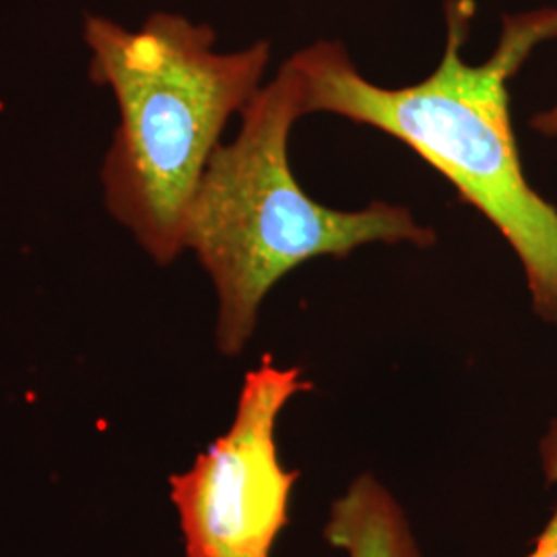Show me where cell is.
<instances>
[{"mask_svg": "<svg viewBox=\"0 0 557 557\" xmlns=\"http://www.w3.org/2000/svg\"><path fill=\"white\" fill-rule=\"evenodd\" d=\"M322 533L347 557H423L403 506L372 473L358 475L331 504Z\"/></svg>", "mask_w": 557, "mask_h": 557, "instance_id": "cell-5", "label": "cell"}, {"mask_svg": "<svg viewBox=\"0 0 557 557\" xmlns=\"http://www.w3.org/2000/svg\"><path fill=\"white\" fill-rule=\"evenodd\" d=\"M314 384L271 354L244 376L230 430L170 478L184 557H271L299 471L278 460V416Z\"/></svg>", "mask_w": 557, "mask_h": 557, "instance_id": "cell-4", "label": "cell"}, {"mask_svg": "<svg viewBox=\"0 0 557 557\" xmlns=\"http://www.w3.org/2000/svg\"><path fill=\"white\" fill-rule=\"evenodd\" d=\"M541 462L547 481L557 485V418L552 421L547 434L541 440ZM527 557H557V502L554 515L535 541V549Z\"/></svg>", "mask_w": 557, "mask_h": 557, "instance_id": "cell-6", "label": "cell"}, {"mask_svg": "<svg viewBox=\"0 0 557 557\" xmlns=\"http://www.w3.org/2000/svg\"><path fill=\"white\" fill-rule=\"evenodd\" d=\"M529 126L541 137L557 140V106L537 112L533 119L529 120Z\"/></svg>", "mask_w": 557, "mask_h": 557, "instance_id": "cell-7", "label": "cell"}, {"mask_svg": "<svg viewBox=\"0 0 557 557\" xmlns=\"http://www.w3.org/2000/svg\"><path fill=\"white\" fill-rule=\"evenodd\" d=\"M304 116V79L285 60L242 110L236 139L211 156L186 213L184 250L215 287V345L225 358L246 349L262 301L304 262L345 259L368 244H436V232L407 207L376 200L341 211L308 197L289 161V137Z\"/></svg>", "mask_w": 557, "mask_h": 557, "instance_id": "cell-3", "label": "cell"}, {"mask_svg": "<svg viewBox=\"0 0 557 557\" xmlns=\"http://www.w3.org/2000/svg\"><path fill=\"white\" fill-rule=\"evenodd\" d=\"M83 36L89 77L119 106L101 165L108 211L151 259L170 264L184 252L186 213L227 122L262 87L271 44L218 52L209 25L163 11L139 29L91 15Z\"/></svg>", "mask_w": 557, "mask_h": 557, "instance_id": "cell-2", "label": "cell"}, {"mask_svg": "<svg viewBox=\"0 0 557 557\" xmlns=\"http://www.w3.org/2000/svg\"><path fill=\"white\" fill-rule=\"evenodd\" d=\"M473 0H446V48L425 79L382 87L366 79L341 41H317L292 62L306 112L333 114L400 140L457 188L508 242L533 312L557 326V209L529 184L510 119L508 81L543 41L557 38V7L506 15L494 54L462 57Z\"/></svg>", "mask_w": 557, "mask_h": 557, "instance_id": "cell-1", "label": "cell"}]
</instances>
